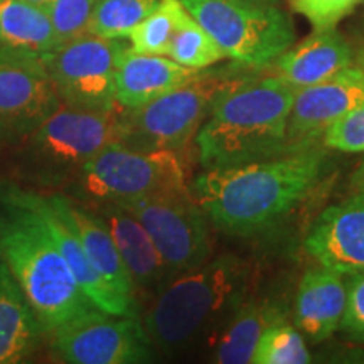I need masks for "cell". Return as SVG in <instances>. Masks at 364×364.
<instances>
[{
	"label": "cell",
	"mask_w": 364,
	"mask_h": 364,
	"mask_svg": "<svg viewBox=\"0 0 364 364\" xmlns=\"http://www.w3.org/2000/svg\"><path fill=\"white\" fill-rule=\"evenodd\" d=\"M115 204L127 209L147 230L172 277L211 258L208 218L191 191Z\"/></svg>",
	"instance_id": "obj_10"
},
{
	"label": "cell",
	"mask_w": 364,
	"mask_h": 364,
	"mask_svg": "<svg viewBox=\"0 0 364 364\" xmlns=\"http://www.w3.org/2000/svg\"><path fill=\"white\" fill-rule=\"evenodd\" d=\"M78 179L97 203L135 201L191 191L177 152L139 150L120 142L110 144L85 164Z\"/></svg>",
	"instance_id": "obj_8"
},
{
	"label": "cell",
	"mask_w": 364,
	"mask_h": 364,
	"mask_svg": "<svg viewBox=\"0 0 364 364\" xmlns=\"http://www.w3.org/2000/svg\"><path fill=\"white\" fill-rule=\"evenodd\" d=\"M250 279L248 263L230 253L172 277L140 317L150 343L172 354L211 338L248 297Z\"/></svg>",
	"instance_id": "obj_3"
},
{
	"label": "cell",
	"mask_w": 364,
	"mask_h": 364,
	"mask_svg": "<svg viewBox=\"0 0 364 364\" xmlns=\"http://www.w3.org/2000/svg\"><path fill=\"white\" fill-rule=\"evenodd\" d=\"M24 2H29V4H33V6H36V7L43 9V11H48V7L51 6L53 0H24Z\"/></svg>",
	"instance_id": "obj_34"
},
{
	"label": "cell",
	"mask_w": 364,
	"mask_h": 364,
	"mask_svg": "<svg viewBox=\"0 0 364 364\" xmlns=\"http://www.w3.org/2000/svg\"><path fill=\"white\" fill-rule=\"evenodd\" d=\"M24 142L22 157L31 174L46 184L66 181L105 147L120 142V107L85 112L59 105Z\"/></svg>",
	"instance_id": "obj_6"
},
{
	"label": "cell",
	"mask_w": 364,
	"mask_h": 364,
	"mask_svg": "<svg viewBox=\"0 0 364 364\" xmlns=\"http://www.w3.org/2000/svg\"><path fill=\"white\" fill-rule=\"evenodd\" d=\"M188 9L181 0H161L159 6L129 34L132 49L144 54L167 56L172 36Z\"/></svg>",
	"instance_id": "obj_25"
},
{
	"label": "cell",
	"mask_w": 364,
	"mask_h": 364,
	"mask_svg": "<svg viewBox=\"0 0 364 364\" xmlns=\"http://www.w3.org/2000/svg\"><path fill=\"white\" fill-rule=\"evenodd\" d=\"M241 75L198 71L189 81L139 108H120V144L179 152L196 140L216 100Z\"/></svg>",
	"instance_id": "obj_5"
},
{
	"label": "cell",
	"mask_w": 364,
	"mask_h": 364,
	"mask_svg": "<svg viewBox=\"0 0 364 364\" xmlns=\"http://www.w3.org/2000/svg\"><path fill=\"white\" fill-rule=\"evenodd\" d=\"M295 90L277 75L240 76L221 93L198 135L206 169L263 161L287 154V129Z\"/></svg>",
	"instance_id": "obj_2"
},
{
	"label": "cell",
	"mask_w": 364,
	"mask_h": 364,
	"mask_svg": "<svg viewBox=\"0 0 364 364\" xmlns=\"http://www.w3.org/2000/svg\"><path fill=\"white\" fill-rule=\"evenodd\" d=\"M348 277V304L339 327L348 338L364 343V270Z\"/></svg>",
	"instance_id": "obj_31"
},
{
	"label": "cell",
	"mask_w": 364,
	"mask_h": 364,
	"mask_svg": "<svg viewBox=\"0 0 364 364\" xmlns=\"http://www.w3.org/2000/svg\"><path fill=\"white\" fill-rule=\"evenodd\" d=\"M159 2L161 0H97L90 34L107 39L129 38Z\"/></svg>",
	"instance_id": "obj_26"
},
{
	"label": "cell",
	"mask_w": 364,
	"mask_h": 364,
	"mask_svg": "<svg viewBox=\"0 0 364 364\" xmlns=\"http://www.w3.org/2000/svg\"><path fill=\"white\" fill-rule=\"evenodd\" d=\"M324 149L213 167L196 177L191 194L223 233L250 236L267 230L307 198L326 171Z\"/></svg>",
	"instance_id": "obj_1"
},
{
	"label": "cell",
	"mask_w": 364,
	"mask_h": 364,
	"mask_svg": "<svg viewBox=\"0 0 364 364\" xmlns=\"http://www.w3.org/2000/svg\"><path fill=\"white\" fill-rule=\"evenodd\" d=\"M97 0H53L48 7V17L56 36L58 46L90 34Z\"/></svg>",
	"instance_id": "obj_28"
},
{
	"label": "cell",
	"mask_w": 364,
	"mask_h": 364,
	"mask_svg": "<svg viewBox=\"0 0 364 364\" xmlns=\"http://www.w3.org/2000/svg\"><path fill=\"white\" fill-rule=\"evenodd\" d=\"M353 65V49L336 27L316 29L275 61L277 76L292 88L322 83Z\"/></svg>",
	"instance_id": "obj_18"
},
{
	"label": "cell",
	"mask_w": 364,
	"mask_h": 364,
	"mask_svg": "<svg viewBox=\"0 0 364 364\" xmlns=\"http://www.w3.org/2000/svg\"><path fill=\"white\" fill-rule=\"evenodd\" d=\"M70 209L91 265L125 302L139 309L135 299L136 290L134 282H132L130 273L127 270L125 263L117 250L115 241H113L110 231L107 230L102 218L95 211L76 206L71 201Z\"/></svg>",
	"instance_id": "obj_22"
},
{
	"label": "cell",
	"mask_w": 364,
	"mask_h": 364,
	"mask_svg": "<svg viewBox=\"0 0 364 364\" xmlns=\"http://www.w3.org/2000/svg\"><path fill=\"white\" fill-rule=\"evenodd\" d=\"M284 317L282 307L270 299H250L248 295L211 336L213 361L220 364L252 363L263 332Z\"/></svg>",
	"instance_id": "obj_20"
},
{
	"label": "cell",
	"mask_w": 364,
	"mask_h": 364,
	"mask_svg": "<svg viewBox=\"0 0 364 364\" xmlns=\"http://www.w3.org/2000/svg\"><path fill=\"white\" fill-rule=\"evenodd\" d=\"M43 331L17 280L0 260V364L26 361Z\"/></svg>",
	"instance_id": "obj_21"
},
{
	"label": "cell",
	"mask_w": 364,
	"mask_h": 364,
	"mask_svg": "<svg viewBox=\"0 0 364 364\" xmlns=\"http://www.w3.org/2000/svg\"><path fill=\"white\" fill-rule=\"evenodd\" d=\"M311 361L306 338L285 317L267 327L252 359L253 364H307Z\"/></svg>",
	"instance_id": "obj_27"
},
{
	"label": "cell",
	"mask_w": 364,
	"mask_h": 364,
	"mask_svg": "<svg viewBox=\"0 0 364 364\" xmlns=\"http://www.w3.org/2000/svg\"><path fill=\"white\" fill-rule=\"evenodd\" d=\"M125 49L118 39L85 34L43 54L61 105L85 112L118 108L115 73Z\"/></svg>",
	"instance_id": "obj_9"
},
{
	"label": "cell",
	"mask_w": 364,
	"mask_h": 364,
	"mask_svg": "<svg viewBox=\"0 0 364 364\" xmlns=\"http://www.w3.org/2000/svg\"><path fill=\"white\" fill-rule=\"evenodd\" d=\"M167 56L179 63L181 66L194 71H203L226 58L216 41L203 29L201 24L186 12L179 27L172 36Z\"/></svg>",
	"instance_id": "obj_24"
},
{
	"label": "cell",
	"mask_w": 364,
	"mask_h": 364,
	"mask_svg": "<svg viewBox=\"0 0 364 364\" xmlns=\"http://www.w3.org/2000/svg\"><path fill=\"white\" fill-rule=\"evenodd\" d=\"M54 349L73 364H139L152 361L154 346L139 316H117L98 307L53 331Z\"/></svg>",
	"instance_id": "obj_11"
},
{
	"label": "cell",
	"mask_w": 364,
	"mask_h": 364,
	"mask_svg": "<svg viewBox=\"0 0 364 364\" xmlns=\"http://www.w3.org/2000/svg\"><path fill=\"white\" fill-rule=\"evenodd\" d=\"M343 273L329 267H314L299 282L294 306L295 327L311 343H322L339 329L348 287Z\"/></svg>",
	"instance_id": "obj_17"
},
{
	"label": "cell",
	"mask_w": 364,
	"mask_h": 364,
	"mask_svg": "<svg viewBox=\"0 0 364 364\" xmlns=\"http://www.w3.org/2000/svg\"><path fill=\"white\" fill-rule=\"evenodd\" d=\"M58 46L48 12L24 0H0V49L43 54Z\"/></svg>",
	"instance_id": "obj_23"
},
{
	"label": "cell",
	"mask_w": 364,
	"mask_h": 364,
	"mask_svg": "<svg viewBox=\"0 0 364 364\" xmlns=\"http://www.w3.org/2000/svg\"><path fill=\"white\" fill-rule=\"evenodd\" d=\"M61 105L43 56L0 49V142H19Z\"/></svg>",
	"instance_id": "obj_13"
},
{
	"label": "cell",
	"mask_w": 364,
	"mask_h": 364,
	"mask_svg": "<svg viewBox=\"0 0 364 364\" xmlns=\"http://www.w3.org/2000/svg\"><path fill=\"white\" fill-rule=\"evenodd\" d=\"M196 73L169 56L144 54L127 48L118 59L115 73L117 105L125 110L142 107L184 85Z\"/></svg>",
	"instance_id": "obj_19"
},
{
	"label": "cell",
	"mask_w": 364,
	"mask_h": 364,
	"mask_svg": "<svg viewBox=\"0 0 364 364\" xmlns=\"http://www.w3.org/2000/svg\"><path fill=\"white\" fill-rule=\"evenodd\" d=\"M182 6L216 41L226 58L248 68L275 63L295 41L290 17L280 7L236 0H181Z\"/></svg>",
	"instance_id": "obj_7"
},
{
	"label": "cell",
	"mask_w": 364,
	"mask_h": 364,
	"mask_svg": "<svg viewBox=\"0 0 364 364\" xmlns=\"http://www.w3.org/2000/svg\"><path fill=\"white\" fill-rule=\"evenodd\" d=\"M363 0H290L295 12L302 14L314 29L336 27Z\"/></svg>",
	"instance_id": "obj_30"
},
{
	"label": "cell",
	"mask_w": 364,
	"mask_h": 364,
	"mask_svg": "<svg viewBox=\"0 0 364 364\" xmlns=\"http://www.w3.org/2000/svg\"><path fill=\"white\" fill-rule=\"evenodd\" d=\"M236 2L252 4V6H263V7H280L282 0H236Z\"/></svg>",
	"instance_id": "obj_33"
},
{
	"label": "cell",
	"mask_w": 364,
	"mask_h": 364,
	"mask_svg": "<svg viewBox=\"0 0 364 364\" xmlns=\"http://www.w3.org/2000/svg\"><path fill=\"white\" fill-rule=\"evenodd\" d=\"M364 103V70L353 65L322 83L295 91L287 152H297L316 145L324 132Z\"/></svg>",
	"instance_id": "obj_14"
},
{
	"label": "cell",
	"mask_w": 364,
	"mask_h": 364,
	"mask_svg": "<svg viewBox=\"0 0 364 364\" xmlns=\"http://www.w3.org/2000/svg\"><path fill=\"white\" fill-rule=\"evenodd\" d=\"M95 213L110 231L135 290L159 292L172 275L147 230L127 209L115 203H98Z\"/></svg>",
	"instance_id": "obj_16"
},
{
	"label": "cell",
	"mask_w": 364,
	"mask_h": 364,
	"mask_svg": "<svg viewBox=\"0 0 364 364\" xmlns=\"http://www.w3.org/2000/svg\"><path fill=\"white\" fill-rule=\"evenodd\" d=\"M304 248L318 265L343 275L364 270V191L326 208L309 230Z\"/></svg>",
	"instance_id": "obj_15"
},
{
	"label": "cell",
	"mask_w": 364,
	"mask_h": 364,
	"mask_svg": "<svg viewBox=\"0 0 364 364\" xmlns=\"http://www.w3.org/2000/svg\"><path fill=\"white\" fill-rule=\"evenodd\" d=\"M353 184L354 188H358L359 191H364V159L361 161V164H359L356 174L353 177Z\"/></svg>",
	"instance_id": "obj_32"
},
{
	"label": "cell",
	"mask_w": 364,
	"mask_h": 364,
	"mask_svg": "<svg viewBox=\"0 0 364 364\" xmlns=\"http://www.w3.org/2000/svg\"><path fill=\"white\" fill-rule=\"evenodd\" d=\"M0 203L24 206L44 221L81 290L95 307L117 316H139V309L125 302L90 263L78 230L73 221L70 199L66 196L39 194L36 191L22 189L19 186L4 184L0 186Z\"/></svg>",
	"instance_id": "obj_12"
},
{
	"label": "cell",
	"mask_w": 364,
	"mask_h": 364,
	"mask_svg": "<svg viewBox=\"0 0 364 364\" xmlns=\"http://www.w3.org/2000/svg\"><path fill=\"white\" fill-rule=\"evenodd\" d=\"M327 149L346 154H364V103L334 122L322 135Z\"/></svg>",
	"instance_id": "obj_29"
},
{
	"label": "cell",
	"mask_w": 364,
	"mask_h": 364,
	"mask_svg": "<svg viewBox=\"0 0 364 364\" xmlns=\"http://www.w3.org/2000/svg\"><path fill=\"white\" fill-rule=\"evenodd\" d=\"M2 204L0 260L17 280L39 324L53 332L71 317L95 307L34 211Z\"/></svg>",
	"instance_id": "obj_4"
}]
</instances>
